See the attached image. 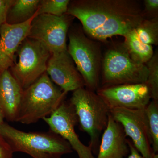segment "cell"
Wrapping results in <instances>:
<instances>
[{
  "label": "cell",
  "mask_w": 158,
  "mask_h": 158,
  "mask_svg": "<svg viewBox=\"0 0 158 158\" xmlns=\"http://www.w3.org/2000/svg\"><path fill=\"white\" fill-rule=\"evenodd\" d=\"M5 118V117H4V115H3L2 113V111L0 110V126L4 122V119Z\"/></svg>",
  "instance_id": "cell-26"
},
{
  "label": "cell",
  "mask_w": 158,
  "mask_h": 158,
  "mask_svg": "<svg viewBox=\"0 0 158 158\" xmlns=\"http://www.w3.org/2000/svg\"><path fill=\"white\" fill-rule=\"evenodd\" d=\"M69 102L81 129L89 135V145L93 149L98 146L99 136L107 125L110 109L96 92L85 87L73 91Z\"/></svg>",
  "instance_id": "cell-6"
},
{
  "label": "cell",
  "mask_w": 158,
  "mask_h": 158,
  "mask_svg": "<svg viewBox=\"0 0 158 158\" xmlns=\"http://www.w3.org/2000/svg\"><path fill=\"white\" fill-rule=\"evenodd\" d=\"M110 110L116 108L143 110L152 99L147 83L100 87L96 91Z\"/></svg>",
  "instance_id": "cell-10"
},
{
  "label": "cell",
  "mask_w": 158,
  "mask_h": 158,
  "mask_svg": "<svg viewBox=\"0 0 158 158\" xmlns=\"http://www.w3.org/2000/svg\"><path fill=\"white\" fill-rule=\"evenodd\" d=\"M69 0H42L40 1L37 15L46 14L61 16L67 13Z\"/></svg>",
  "instance_id": "cell-20"
},
{
  "label": "cell",
  "mask_w": 158,
  "mask_h": 158,
  "mask_svg": "<svg viewBox=\"0 0 158 158\" xmlns=\"http://www.w3.org/2000/svg\"><path fill=\"white\" fill-rule=\"evenodd\" d=\"M74 18L66 14L61 16L37 14L31 23L27 37L42 43L51 54L67 51L66 38Z\"/></svg>",
  "instance_id": "cell-8"
},
{
  "label": "cell",
  "mask_w": 158,
  "mask_h": 158,
  "mask_svg": "<svg viewBox=\"0 0 158 158\" xmlns=\"http://www.w3.org/2000/svg\"><path fill=\"white\" fill-rule=\"evenodd\" d=\"M39 0H14L8 11L6 23L15 25L25 22L37 12Z\"/></svg>",
  "instance_id": "cell-16"
},
{
  "label": "cell",
  "mask_w": 158,
  "mask_h": 158,
  "mask_svg": "<svg viewBox=\"0 0 158 158\" xmlns=\"http://www.w3.org/2000/svg\"><path fill=\"white\" fill-rule=\"evenodd\" d=\"M67 94L54 85L45 73L23 90L16 122L31 124L50 116L64 101Z\"/></svg>",
  "instance_id": "cell-3"
},
{
  "label": "cell",
  "mask_w": 158,
  "mask_h": 158,
  "mask_svg": "<svg viewBox=\"0 0 158 158\" xmlns=\"http://www.w3.org/2000/svg\"><path fill=\"white\" fill-rule=\"evenodd\" d=\"M148 70L146 83L148 84L152 99L158 102V51L156 50L151 59L145 64Z\"/></svg>",
  "instance_id": "cell-21"
},
{
  "label": "cell",
  "mask_w": 158,
  "mask_h": 158,
  "mask_svg": "<svg viewBox=\"0 0 158 158\" xmlns=\"http://www.w3.org/2000/svg\"><path fill=\"white\" fill-rule=\"evenodd\" d=\"M67 52L85 81L87 89L96 92L100 87L103 54L101 43L87 36L82 26L69 29Z\"/></svg>",
  "instance_id": "cell-4"
},
{
  "label": "cell",
  "mask_w": 158,
  "mask_h": 158,
  "mask_svg": "<svg viewBox=\"0 0 158 158\" xmlns=\"http://www.w3.org/2000/svg\"><path fill=\"white\" fill-rule=\"evenodd\" d=\"M143 12L146 19L158 17V0H144Z\"/></svg>",
  "instance_id": "cell-22"
},
{
  "label": "cell",
  "mask_w": 158,
  "mask_h": 158,
  "mask_svg": "<svg viewBox=\"0 0 158 158\" xmlns=\"http://www.w3.org/2000/svg\"><path fill=\"white\" fill-rule=\"evenodd\" d=\"M148 75L146 65L132 59L123 42L109 44L103 55L100 87L146 83Z\"/></svg>",
  "instance_id": "cell-5"
},
{
  "label": "cell",
  "mask_w": 158,
  "mask_h": 158,
  "mask_svg": "<svg viewBox=\"0 0 158 158\" xmlns=\"http://www.w3.org/2000/svg\"><path fill=\"white\" fill-rule=\"evenodd\" d=\"M66 14L76 18L87 36L106 43L113 36L124 37L145 19L136 0H77Z\"/></svg>",
  "instance_id": "cell-1"
},
{
  "label": "cell",
  "mask_w": 158,
  "mask_h": 158,
  "mask_svg": "<svg viewBox=\"0 0 158 158\" xmlns=\"http://www.w3.org/2000/svg\"><path fill=\"white\" fill-rule=\"evenodd\" d=\"M46 73L52 81L66 93L85 87V81L67 50L51 54Z\"/></svg>",
  "instance_id": "cell-12"
},
{
  "label": "cell",
  "mask_w": 158,
  "mask_h": 158,
  "mask_svg": "<svg viewBox=\"0 0 158 158\" xmlns=\"http://www.w3.org/2000/svg\"><path fill=\"white\" fill-rule=\"evenodd\" d=\"M0 135L13 152L25 153L33 158H60L72 152L68 142L51 131L26 132L4 122L0 126Z\"/></svg>",
  "instance_id": "cell-2"
},
{
  "label": "cell",
  "mask_w": 158,
  "mask_h": 158,
  "mask_svg": "<svg viewBox=\"0 0 158 158\" xmlns=\"http://www.w3.org/2000/svg\"><path fill=\"white\" fill-rule=\"evenodd\" d=\"M144 109L116 108L110 110V114L115 121L121 125L126 135L131 138L134 146L141 155L145 158H152L155 154L152 147Z\"/></svg>",
  "instance_id": "cell-9"
},
{
  "label": "cell",
  "mask_w": 158,
  "mask_h": 158,
  "mask_svg": "<svg viewBox=\"0 0 158 158\" xmlns=\"http://www.w3.org/2000/svg\"><path fill=\"white\" fill-rule=\"evenodd\" d=\"M128 145L130 148V154L127 158H145L136 149L131 140L127 139Z\"/></svg>",
  "instance_id": "cell-25"
},
{
  "label": "cell",
  "mask_w": 158,
  "mask_h": 158,
  "mask_svg": "<svg viewBox=\"0 0 158 158\" xmlns=\"http://www.w3.org/2000/svg\"><path fill=\"white\" fill-rule=\"evenodd\" d=\"M123 37V44L130 56L135 61L145 64L151 59L154 53L152 46L141 43L131 31Z\"/></svg>",
  "instance_id": "cell-17"
},
{
  "label": "cell",
  "mask_w": 158,
  "mask_h": 158,
  "mask_svg": "<svg viewBox=\"0 0 158 158\" xmlns=\"http://www.w3.org/2000/svg\"><path fill=\"white\" fill-rule=\"evenodd\" d=\"M131 32L143 44L157 45L158 17L144 19Z\"/></svg>",
  "instance_id": "cell-18"
},
{
  "label": "cell",
  "mask_w": 158,
  "mask_h": 158,
  "mask_svg": "<svg viewBox=\"0 0 158 158\" xmlns=\"http://www.w3.org/2000/svg\"><path fill=\"white\" fill-rule=\"evenodd\" d=\"M17 52L18 62L10 71L24 90L46 72L51 53L42 43L28 37L21 44Z\"/></svg>",
  "instance_id": "cell-7"
},
{
  "label": "cell",
  "mask_w": 158,
  "mask_h": 158,
  "mask_svg": "<svg viewBox=\"0 0 158 158\" xmlns=\"http://www.w3.org/2000/svg\"><path fill=\"white\" fill-rule=\"evenodd\" d=\"M14 0H0V27L6 23L8 11Z\"/></svg>",
  "instance_id": "cell-23"
},
{
  "label": "cell",
  "mask_w": 158,
  "mask_h": 158,
  "mask_svg": "<svg viewBox=\"0 0 158 158\" xmlns=\"http://www.w3.org/2000/svg\"><path fill=\"white\" fill-rule=\"evenodd\" d=\"M23 91L10 70L0 75V110L8 121L17 120Z\"/></svg>",
  "instance_id": "cell-15"
},
{
  "label": "cell",
  "mask_w": 158,
  "mask_h": 158,
  "mask_svg": "<svg viewBox=\"0 0 158 158\" xmlns=\"http://www.w3.org/2000/svg\"><path fill=\"white\" fill-rule=\"evenodd\" d=\"M152 158H158V154H155L154 155Z\"/></svg>",
  "instance_id": "cell-27"
},
{
  "label": "cell",
  "mask_w": 158,
  "mask_h": 158,
  "mask_svg": "<svg viewBox=\"0 0 158 158\" xmlns=\"http://www.w3.org/2000/svg\"><path fill=\"white\" fill-rule=\"evenodd\" d=\"M42 119L48 125L51 131L68 142L79 158H94L92 147L83 144L76 133L75 127L78 121L70 103L63 101L50 116Z\"/></svg>",
  "instance_id": "cell-11"
},
{
  "label": "cell",
  "mask_w": 158,
  "mask_h": 158,
  "mask_svg": "<svg viewBox=\"0 0 158 158\" xmlns=\"http://www.w3.org/2000/svg\"><path fill=\"white\" fill-rule=\"evenodd\" d=\"M123 127L110 113L106 127L102 135L97 158H123L129 153Z\"/></svg>",
  "instance_id": "cell-14"
},
{
  "label": "cell",
  "mask_w": 158,
  "mask_h": 158,
  "mask_svg": "<svg viewBox=\"0 0 158 158\" xmlns=\"http://www.w3.org/2000/svg\"><path fill=\"white\" fill-rule=\"evenodd\" d=\"M152 147L154 153L158 152V102L152 100L144 109Z\"/></svg>",
  "instance_id": "cell-19"
},
{
  "label": "cell",
  "mask_w": 158,
  "mask_h": 158,
  "mask_svg": "<svg viewBox=\"0 0 158 158\" xmlns=\"http://www.w3.org/2000/svg\"><path fill=\"white\" fill-rule=\"evenodd\" d=\"M13 153L10 145L0 135V158H12Z\"/></svg>",
  "instance_id": "cell-24"
},
{
  "label": "cell",
  "mask_w": 158,
  "mask_h": 158,
  "mask_svg": "<svg viewBox=\"0 0 158 158\" xmlns=\"http://www.w3.org/2000/svg\"><path fill=\"white\" fill-rule=\"evenodd\" d=\"M37 14V11L25 22L15 25L6 23L0 27V75L14 65L15 53L27 37L31 23Z\"/></svg>",
  "instance_id": "cell-13"
}]
</instances>
